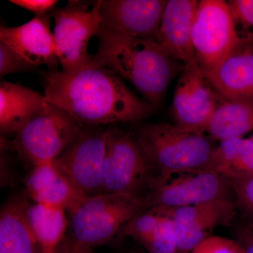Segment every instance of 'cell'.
I'll return each mask as SVG.
<instances>
[{"label": "cell", "mask_w": 253, "mask_h": 253, "mask_svg": "<svg viewBox=\"0 0 253 253\" xmlns=\"http://www.w3.org/2000/svg\"><path fill=\"white\" fill-rule=\"evenodd\" d=\"M107 131H82L54 160L71 183L86 197L104 193L103 163Z\"/></svg>", "instance_id": "30bf717a"}, {"label": "cell", "mask_w": 253, "mask_h": 253, "mask_svg": "<svg viewBox=\"0 0 253 253\" xmlns=\"http://www.w3.org/2000/svg\"><path fill=\"white\" fill-rule=\"evenodd\" d=\"M62 208L36 204H28L26 214L41 252L54 251L65 241L70 224Z\"/></svg>", "instance_id": "7402d4cb"}, {"label": "cell", "mask_w": 253, "mask_h": 253, "mask_svg": "<svg viewBox=\"0 0 253 253\" xmlns=\"http://www.w3.org/2000/svg\"><path fill=\"white\" fill-rule=\"evenodd\" d=\"M162 215V221L154 235L143 246L149 253H178L177 239L172 219Z\"/></svg>", "instance_id": "603a6c76"}, {"label": "cell", "mask_w": 253, "mask_h": 253, "mask_svg": "<svg viewBox=\"0 0 253 253\" xmlns=\"http://www.w3.org/2000/svg\"><path fill=\"white\" fill-rule=\"evenodd\" d=\"M49 14L38 15L16 27H0V42L12 49L33 67L55 66L57 61L54 33Z\"/></svg>", "instance_id": "9a60e30c"}, {"label": "cell", "mask_w": 253, "mask_h": 253, "mask_svg": "<svg viewBox=\"0 0 253 253\" xmlns=\"http://www.w3.org/2000/svg\"><path fill=\"white\" fill-rule=\"evenodd\" d=\"M219 98L199 66H184L170 109L174 125L205 132L210 118L220 104Z\"/></svg>", "instance_id": "8fae6325"}, {"label": "cell", "mask_w": 253, "mask_h": 253, "mask_svg": "<svg viewBox=\"0 0 253 253\" xmlns=\"http://www.w3.org/2000/svg\"><path fill=\"white\" fill-rule=\"evenodd\" d=\"M83 131V125L49 104L14 134L11 146L21 159L34 167L54 161Z\"/></svg>", "instance_id": "8992f818"}, {"label": "cell", "mask_w": 253, "mask_h": 253, "mask_svg": "<svg viewBox=\"0 0 253 253\" xmlns=\"http://www.w3.org/2000/svg\"><path fill=\"white\" fill-rule=\"evenodd\" d=\"M228 4L239 41H253V0H229Z\"/></svg>", "instance_id": "cb8c5ba5"}, {"label": "cell", "mask_w": 253, "mask_h": 253, "mask_svg": "<svg viewBox=\"0 0 253 253\" xmlns=\"http://www.w3.org/2000/svg\"><path fill=\"white\" fill-rule=\"evenodd\" d=\"M229 183L235 194L236 204L249 221L253 222V176Z\"/></svg>", "instance_id": "d4e9b609"}, {"label": "cell", "mask_w": 253, "mask_h": 253, "mask_svg": "<svg viewBox=\"0 0 253 253\" xmlns=\"http://www.w3.org/2000/svg\"><path fill=\"white\" fill-rule=\"evenodd\" d=\"M198 0H169L158 33V44L163 51L186 66H199L193 44L192 29Z\"/></svg>", "instance_id": "5bb4252c"}, {"label": "cell", "mask_w": 253, "mask_h": 253, "mask_svg": "<svg viewBox=\"0 0 253 253\" xmlns=\"http://www.w3.org/2000/svg\"><path fill=\"white\" fill-rule=\"evenodd\" d=\"M10 2L38 15L50 14L59 1L56 0H11Z\"/></svg>", "instance_id": "83f0119b"}, {"label": "cell", "mask_w": 253, "mask_h": 253, "mask_svg": "<svg viewBox=\"0 0 253 253\" xmlns=\"http://www.w3.org/2000/svg\"><path fill=\"white\" fill-rule=\"evenodd\" d=\"M94 59L131 83L153 107L160 106L169 83L184 66L156 42L100 29Z\"/></svg>", "instance_id": "7a4b0ae2"}, {"label": "cell", "mask_w": 253, "mask_h": 253, "mask_svg": "<svg viewBox=\"0 0 253 253\" xmlns=\"http://www.w3.org/2000/svg\"><path fill=\"white\" fill-rule=\"evenodd\" d=\"M135 139L158 173L208 168L216 148L206 133L167 123L144 125Z\"/></svg>", "instance_id": "3957f363"}, {"label": "cell", "mask_w": 253, "mask_h": 253, "mask_svg": "<svg viewBox=\"0 0 253 253\" xmlns=\"http://www.w3.org/2000/svg\"><path fill=\"white\" fill-rule=\"evenodd\" d=\"M208 168L229 182L253 176V141L241 137L221 141Z\"/></svg>", "instance_id": "ffe728a7"}, {"label": "cell", "mask_w": 253, "mask_h": 253, "mask_svg": "<svg viewBox=\"0 0 253 253\" xmlns=\"http://www.w3.org/2000/svg\"><path fill=\"white\" fill-rule=\"evenodd\" d=\"M45 96L21 84L2 81L0 84V129L13 135L47 107Z\"/></svg>", "instance_id": "ac0fdd59"}, {"label": "cell", "mask_w": 253, "mask_h": 253, "mask_svg": "<svg viewBox=\"0 0 253 253\" xmlns=\"http://www.w3.org/2000/svg\"><path fill=\"white\" fill-rule=\"evenodd\" d=\"M251 139H252V140L253 141V134L252 136H251Z\"/></svg>", "instance_id": "1f68e13d"}, {"label": "cell", "mask_w": 253, "mask_h": 253, "mask_svg": "<svg viewBox=\"0 0 253 253\" xmlns=\"http://www.w3.org/2000/svg\"><path fill=\"white\" fill-rule=\"evenodd\" d=\"M26 186L36 204L62 208L70 213L86 198L60 170L54 161L34 166Z\"/></svg>", "instance_id": "e0dca14e"}, {"label": "cell", "mask_w": 253, "mask_h": 253, "mask_svg": "<svg viewBox=\"0 0 253 253\" xmlns=\"http://www.w3.org/2000/svg\"><path fill=\"white\" fill-rule=\"evenodd\" d=\"M236 208L235 203L229 198L189 207L154 211L172 219L177 239L178 253H191L212 236L216 228L229 224L233 220Z\"/></svg>", "instance_id": "4fadbf2b"}, {"label": "cell", "mask_w": 253, "mask_h": 253, "mask_svg": "<svg viewBox=\"0 0 253 253\" xmlns=\"http://www.w3.org/2000/svg\"><path fill=\"white\" fill-rule=\"evenodd\" d=\"M57 106L82 125L136 122L154 108L138 97L111 70L96 61L69 71L46 76L45 94Z\"/></svg>", "instance_id": "6da1fadb"}, {"label": "cell", "mask_w": 253, "mask_h": 253, "mask_svg": "<svg viewBox=\"0 0 253 253\" xmlns=\"http://www.w3.org/2000/svg\"><path fill=\"white\" fill-rule=\"evenodd\" d=\"M206 76L221 99L253 106V41L239 42Z\"/></svg>", "instance_id": "2e32d148"}, {"label": "cell", "mask_w": 253, "mask_h": 253, "mask_svg": "<svg viewBox=\"0 0 253 253\" xmlns=\"http://www.w3.org/2000/svg\"><path fill=\"white\" fill-rule=\"evenodd\" d=\"M146 207L144 199L131 195L101 193L86 197L71 212L73 241L92 249L104 244Z\"/></svg>", "instance_id": "277c9868"}, {"label": "cell", "mask_w": 253, "mask_h": 253, "mask_svg": "<svg viewBox=\"0 0 253 253\" xmlns=\"http://www.w3.org/2000/svg\"><path fill=\"white\" fill-rule=\"evenodd\" d=\"M154 169L136 139L118 129L107 131L103 163V191L141 197Z\"/></svg>", "instance_id": "ba28073f"}, {"label": "cell", "mask_w": 253, "mask_h": 253, "mask_svg": "<svg viewBox=\"0 0 253 253\" xmlns=\"http://www.w3.org/2000/svg\"><path fill=\"white\" fill-rule=\"evenodd\" d=\"M191 253H244L236 240L212 236L203 241Z\"/></svg>", "instance_id": "484cf974"}, {"label": "cell", "mask_w": 253, "mask_h": 253, "mask_svg": "<svg viewBox=\"0 0 253 253\" xmlns=\"http://www.w3.org/2000/svg\"><path fill=\"white\" fill-rule=\"evenodd\" d=\"M26 200L14 199L0 214V253H41L27 219Z\"/></svg>", "instance_id": "d6986e66"}, {"label": "cell", "mask_w": 253, "mask_h": 253, "mask_svg": "<svg viewBox=\"0 0 253 253\" xmlns=\"http://www.w3.org/2000/svg\"><path fill=\"white\" fill-rule=\"evenodd\" d=\"M193 44L205 74L219 66L238 45L239 39L228 1L201 0L195 16Z\"/></svg>", "instance_id": "9c48e42d"}, {"label": "cell", "mask_w": 253, "mask_h": 253, "mask_svg": "<svg viewBox=\"0 0 253 253\" xmlns=\"http://www.w3.org/2000/svg\"><path fill=\"white\" fill-rule=\"evenodd\" d=\"M253 129V106L223 99L208 121L205 133L220 141L243 137Z\"/></svg>", "instance_id": "44dd1931"}, {"label": "cell", "mask_w": 253, "mask_h": 253, "mask_svg": "<svg viewBox=\"0 0 253 253\" xmlns=\"http://www.w3.org/2000/svg\"><path fill=\"white\" fill-rule=\"evenodd\" d=\"M165 0H99L100 29L158 42Z\"/></svg>", "instance_id": "7c38bea8"}, {"label": "cell", "mask_w": 253, "mask_h": 253, "mask_svg": "<svg viewBox=\"0 0 253 253\" xmlns=\"http://www.w3.org/2000/svg\"><path fill=\"white\" fill-rule=\"evenodd\" d=\"M41 253H56V250H55V251H50V252H41Z\"/></svg>", "instance_id": "4dcf8cb0"}, {"label": "cell", "mask_w": 253, "mask_h": 253, "mask_svg": "<svg viewBox=\"0 0 253 253\" xmlns=\"http://www.w3.org/2000/svg\"><path fill=\"white\" fill-rule=\"evenodd\" d=\"M73 243H74L75 250H76V253H97L95 252L92 248L81 246V245L76 244L74 241H73Z\"/></svg>", "instance_id": "f546056e"}, {"label": "cell", "mask_w": 253, "mask_h": 253, "mask_svg": "<svg viewBox=\"0 0 253 253\" xmlns=\"http://www.w3.org/2000/svg\"><path fill=\"white\" fill-rule=\"evenodd\" d=\"M50 15L54 19L56 53L63 71H73L92 62L94 55L88 54L87 49L101 26L99 1L91 8L88 3L71 1Z\"/></svg>", "instance_id": "52a82bcc"}, {"label": "cell", "mask_w": 253, "mask_h": 253, "mask_svg": "<svg viewBox=\"0 0 253 253\" xmlns=\"http://www.w3.org/2000/svg\"><path fill=\"white\" fill-rule=\"evenodd\" d=\"M28 64L12 49L4 43L0 42V76L1 77L11 73L21 72L31 69Z\"/></svg>", "instance_id": "4316f807"}, {"label": "cell", "mask_w": 253, "mask_h": 253, "mask_svg": "<svg viewBox=\"0 0 253 253\" xmlns=\"http://www.w3.org/2000/svg\"><path fill=\"white\" fill-rule=\"evenodd\" d=\"M236 241L244 253H253V222L241 226L236 232Z\"/></svg>", "instance_id": "f1b7e54d"}, {"label": "cell", "mask_w": 253, "mask_h": 253, "mask_svg": "<svg viewBox=\"0 0 253 253\" xmlns=\"http://www.w3.org/2000/svg\"><path fill=\"white\" fill-rule=\"evenodd\" d=\"M230 183L209 168L158 173L150 184L145 204L166 211L229 199Z\"/></svg>", "instance_id": "5b68a950"}]
</instances>
